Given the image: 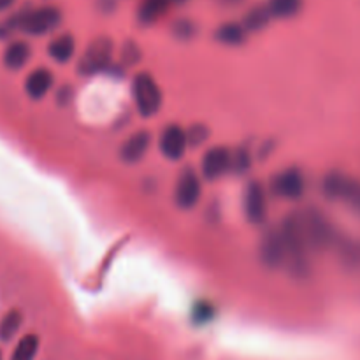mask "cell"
<instances>
[{"label": "cell", "instance_id": "cell-17", "mask_svg": "<svg viewBox=\"0 0 360 360\" xmlns=\"http://www.w3.org/2000/svg\"><path fill=\"white\" fill-rule=\"evenodd\" d=\"M169 0H143L137 9V20L143 25H153L167 13Z\"/></svg>", "mask_w": 360, "mask_h": 360}, {"label": "cell", "instance_id": "cell-10", "mask_svg": "<svg viewBox=\"0 0 360 360\" xmlns=\"http://www.w3.org/2000/svg\"><path fill=\"white\" fill-rule=\"evenodd\" d=\"M232 153L224 146H213L204 153L200 162V171L207 181H217L231 171Z\"/></svg>", "mask_w": 360, "mask_h": 360}, {"label": "cell", "instance_id": "cell-27", "mask_svg": "<svg viewBox=\"0 0 360 360\" xmlns=\"http://www.w3.org/2000/svg\"><path fill=\"white\" fill-rule=\"evenodd\" d=\"M207 129L202 125H193V129L190 132H186V139H188V144H202L204 141L207 139Z\"/></svg>", "mask_w": 360, "mask_h": 360}, {"label": "cell", "instance_id": "cell-1", "mask_svg": "<svg viewBox=\"0 0 360 360\" xmlns=\"http://www.w3.org/2000/svg\"><path fill=\"white\" fill-rule=\"evenodd\" d=\"M280 234L285 245V255H287V262L290 273L295 276L302 278L308 274L309 262H308V241H306L304 231H302L301 217L299 213H292L283 218L280 225Z\"/></svg>", "mask_w": 360, "mask_h": 360}, {"label": "cell", "instance_id": "cell-29", "mask_svg": "<svg viewBox=\"0 0 360 360\" xmlns=\"http://www.w3.org/2000/svg\"><path fill=\"white\" fill-rule=\"evenodd\" d=\"M169 2H185V0H169Z\"/></svg>", "mask_w": 360, "mask_h": 360}, {"label": "cell", "instance_id": "cell-18", "mask_svg": "<svg viewBox=\"0 0 360 360\" xmlns=\"http://www.w3.org/2000/svg\"><path fill=\"white\" fill-rule=\"evenodd\" d=\"M214 37L225 46H241L246 41V28L239 23H224L218 27Z\"/></svg>", "mask_w": 360, "mask_h": 360}, {"label": "cell", "instance_id": "cell-8", "mask_svg": "<svg viewBox=\"0 0 360 360\" xmlns=\"http://www.w3.org/2000/svg\"><path fill=\"white\" fill-rule=\"evenodd\" d=\"M200 193H202V186H200V179L197 176V172L192 171V169H185L179 174L178 183H176V204L185 211L193 210L197 206V202H199Z\"/></svg>", "mask_w": 360, "mask_h": 360}, {"label": "cell", "instance_id": "cell-30", "mask_svg": "<svg viewBox=\"0 0 360 360\" xmlns=\"http://www.w3.org/2000/svg\"><path fill=\"white\" fill-rule=\"evenodd\" d=\"M0 360H4V357H2V352H0Z\"/></svg>", "mask_w": 360, "mask_h": 360}, {"label": "cell", "instance_id": "cell-7", "mask_svg": "<svg viewBox=\"0 0 360 360\" xmlns=\"http://www.w3.org/2000/svg\"><path fill=\"white\" fill-rule=\"evenodd\" d=\"M304 176L295 167H288L285 171L278 172L273 178V181H271V190L274 192V195L285 200L301 199L302 193H304Z\"/></svg>", "mask_w": 360, "mask_h": 360}, {"label": "cell", "instance_id": "cell-16", "mask_svg": "<svg viewBox=\"0 0 360 360\" xmlns=\"http://www.w3.org/2000/svg\"><path fill=\"white\" fill-rule=\"evenodd\" d=\"M76 53V41L70 34L58 35L53 39L48 46L49 58L55 60L56 63H67Z\"/></svg>", "mask_w": 360, "mask_h": 360}, {"label": "cell", "instance_id": "cell-3", "mask_svg": "<svg viewBox=\"0 0 360 360\" xmlns=\"http://www.w3.org/2000/svg\"><path fill=\"white\" fill-rule=\"evenodd\" d=\"M132 97L137 111L144 118H151L162 108V90L155 77L148 72H137L132 79Z\"/></svg>", "mask_w": 360, "mask_h": 360}, {"label": "cell", "instance_id": "cell-6", "mask_svg": "<svg viewBox=\"0 0 360 360\" xmlns=\"http://www.w3.org/2000/svg\"><path fill=\"white\" fill-rule=\"evenodd\" d=\"M112 58V41L108 37H98L84 49L83 56L79 60V69L81 74L84 76H91V74L102 72L109 67Z\"/></svg>", "mask_w": 360, "mask_h": 360}, {"label": "cell", "instance_id": "cell-28", "mask_svg": "<svg viewBox=\"0 0 360 360\" xmlns=\"http://www.w3.org/2000/svg\"><path fill=\"white\" fill-rule=\"evenodd\" d=\"M14 2H16V0H0V13L11 9V7L14 6Z\"/></svg>", "mask_w": 360, "mask_h": 360}, {"label": "cell", "instance_id": "cell-25", "mask_svg": "<svg viewBox=\"0 0 360 360\" xmlns=\"http://www.w3.org/2000/svg\"><path fill=\"white\" fill-rule=\"evenodd\" d=\"M141 58V53H139V48H137L134 42H127L125 46H123L122 49V60L125 65H134V63L139 62Z\"/></svg>", "mask_w": 360, "mask_h": 360}, {"label": "cell", "instance_id": "cell-4", "mask_svg": "<svg viewBox=\"0 0 360 360\" xmlns=\"http://www.w3.org/2000/svg\"><path fill=\"white\" fill-rule=\"evenodd\" d=\"M62 23V13L56 7L46 6L39 9H23L20 30L28 35H46Z\"/></svg>", "mask_w": 360, "mask_h": 360}, {"label": "cell", "instance_id": "cell-31", "mask_svg": "<svg viewBox=\"0 0 360 360\" xmlns=\"http://www.w3.org/2000/svg\"><path fill=\"white\" fill-rule=\"evenodd\" d=\"M227 2H234V0H227Z\"/></svg>", "mask_w": 360, "mask_h": 360}, {"label": "cell", "instance_id": "cell-21", "mask_svg": "<svg viewBox=\"0 0 360 360\" xmlns=\"http://www.w3.org/2000/svg\"><path fill=\"white\" fill-rule=\"evenodd\" d=\"M302 0H269L267 4V11L271 16L274 18H292L301 11Z\"/></svg>", "mask_w": 360, "mask_h": 360}, {"label": "cell", "instance_id": "cell-23", "mask_svg": "<svg viewBox=\"0 0 360 360\" xmlns=\"http://www.w3.org/2000/svg\"><path fill=\"white\" fill-rule=\"evenodd\" d=\"M214 316V306L207 301H199L192 309V320L197 326L210 323Z\"/></svg>", "mask_w": 360, "mask_h": 360}, {"label": "cell", "instance_id": "cell-2", "mask_svg": "<svg viewBox=\"0 0 360 360\" xmlns=\"http://www.w3.org/2000/svg\"><path fill=\"white\" fill-rule=\"evenodd\" d=\"M301 217L302 231H304L306 241H308L309 248L315 250H326L330 248L334 243L338 241L336 231H334L333 224L327 220L323 213H320L315 207H309L304 213L299 214Z\"/></svg>", "mask_w": 360, "mask_h": 360}, {"label": "cell", "instance_id": "cell-15", "mask_svg": "<svg viewBox=\"0 0 360 360\" xmlns=\"http://www.w3.org/2000/svg\"><path fill=\"white\" fill-rule=\"evenodd\" d=\"M30 46L27 44L25 41H13L7 44L6 51H4V65L7 67L9 70H20L23 69L25 65L30 60Z\"/></svg>", "mask_w": 360, "mask_h": 360}, {"label": "cell", "instance_id": "cell-20", "mask_svg": "<svg viewBox=\"0 0 360 360\" xmlns=\"http://www.w3.org/2000/svg\"><path fill=\"white\" fill-rule=\"evenodd\" d=\"M39 352V338L35 334H27L18 341L9 360H34Z\"/></svg>", "mask_w": 360, "mask_h": 360}, {"label": "cell", "instance_id": "cell-11", "mask_svg": "<svg viewBox=\"0 0 360 360\" xmlns=\"http://www.w3.org/2000/svg\"><path fill=\"white\" fill-rule=\"evenodd\" d=\"M260 260L269 269H280L287 262L285 255V245L278 229H271L262 236L260 241Z\"/></svg>", "mask_w": 360, "mask_h": 360}, {"label": "cell", "instance_id": "cell-12", "mask_svg": "<svg viewBox=\"0 0 360 360\" xmlns=\"http://www.w3.org/2000/svg\"><path fill=\"white\" fill-rule=\"evenodd\" d=\"M158 148L165 158L179 160V158L185 157V151L188 148L186 132L179 125L165 127L160 134V139H158Z\"/></svg>", "mask_w": 360, "mask_h": 360}, {"label": "cell", "instance_id": "cell-14", "mask_svg": "<svg viewBox=\"0 0 360 360\" xmlns=\"http://www.w3.org/2000/svg\"><path fill=\"white\" fill-rule=\"evenodd\" d=\"M53 83H55V77H53L51 70H48L46 67H39V69L32 70L25 79V91L32 101H41L51 90Z\"/></svg>", "mask_w": 360, "mask_h": 360}, {"label": "cell", "instance_id": "cell-19", "mask_svg": "<svg viewBox=\"0 0 360 360\" xmlns=\"http://www.w3.org/2000/svg\"><path fill=\"white\" fill-rule=\"evenodd\" d=\"M21 323H23V315L18 309H11L9 313H6L0 320V341L2 343L13 341L14 336L20 333Z\"/></svg>", "mask_w": 360, "mask_h": 360}, {"label": "cell", "instance_id": "cell-5", "mask_svg": "<svg viewBox=\"0 0 360 360\" xmlns=\"http://www.w3.org/2000/svg\"><path fill=\"white\" fill-rule=\"evenodd\" d=\"M323 192L329 199L341 200L360 213V183L343 174H329L323 181Z\"/></svg>", "mask_w": 360, "mask_h": 360}, {"label": "cell", "instance_id": "cell-22", "mask_svg": "<svg viewBox=\"0 0 360 360\" xmlns=\"http://www.w3.org/2000/svg\"><path fill=\"white\" fill-rule=\"evenodd\" d=\"M269 18L271 14L269 11H267V7H253V9L246 14L245 25H243V27L246 28V32L262 30V28L269 23Z\"/></svg>", "mask_w": 360, "mask_h": 360}, {"label": "cell", "instance_id": "cell-9", "mask_svg": "<svg viewBox=\"0 0 360 360\" xmlns=\"http://www.w3.org/2000/svg\"><path fill=\"white\" fill-rule=\"evenodd\" d=\"M243 210L250 224L262 225L267 218V195L260 183L252 181L245 188L243 195Z\"/></svg>", "mask_w": 360, "mask_h": 360}, {"label": "cell", "instance_id": "cell-24", "mask_svg": "<svg viewBox=\"0 0 360 360\" xmlns=\"http://www.w3.org/2000/svg\"><path fill=\"white\" fill-rule=\"evenodd\" d=\"M248 167H250V155L246 153L245 150H239L238 153L232 155L231 171H236L239 172V174H243V172L248 171Z\"/></svg>", "mask_w": 360, "mask_h": 360}, {"label": "cell", "instance_id": "cell-26", "mask_svg": "<svg viewBox=\"0 0 360 360\" xmlns=\"http://www.w3.org/2000/svg\"><path fill=\"white\" fill-rule=\"evenodd\" d=\"M172 30H174L176 37L179 39H190L193 35V32H195V27H193L192 21L188 20H179L176 21L174 27H172Z\"/></svg>", "mask_w": 360, "mask_h": 360}, {"label": "cell", "instance_id": "cell-13", "mask_svg": "<svg viewBox=\"0 0 360 360\" xmlns=\"http://www.w3.org/2000/svg\"><path fill=\"white\" fill-rule=\"evenodd\" d=\"M151 143V134L148 130H137L134 132L125 143L120 148V158L127 164H137L139 160H143V157L146 155L148 148Z\"/></svg>", "mask_w": 360, "mask_h": 360}]
</instances>
